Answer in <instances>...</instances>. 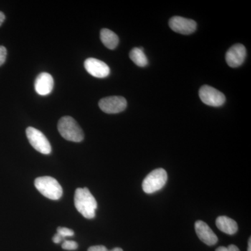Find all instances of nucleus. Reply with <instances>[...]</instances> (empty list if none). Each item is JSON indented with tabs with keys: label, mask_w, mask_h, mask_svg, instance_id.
<instances>
[{
	"label": "nucleus",
	"mask_w": 251,
	"mask_h": 251,
	"mask_svg": "<svg viewBox=\"0 0 251 251\" xmlns=\"http://www.w3.org/2000/svg\"><path fill=\"white\" fill-rule=\"evenodd\" d=\"M64 239V238L61 237L58 233L54 234L53 238H52V241H53V242L55 243V244H59V243L62 242Z\"/></svg>",
	"instance_id": "aec40b11"
},
{
	"label": "nucleus",
	"mask_w": 251,
	"mask_h": 251,
	"mask_svg": "<svg viewBox=\"0 0 251 251\" xmlns=\"http://www.w3.org/2000/svg\"><path fill=\"white\" fill-rule=\"evenodd\" d=\"M216 251H227V248L224 247H221L218 248L217 249H216Z\"/></svg>",
	"instance_id": "5701e85b"
},
{
	"label": "nucleus",
	"mask_w": 251,
	"mask_h": 251,
	"mask_svg": "<svg viewBox=\"0 0 251 251\" xmlns=\"http://www.w3.org/2000/svg\"><path fill=\"white\" fill-rule=\"evenodd\" d=\"M57 128L63 138L69 141L80 143L84 139L82 128L72 117H62L59 120Z\"/></svg>",
	"instance_id": "f03ea898"
},
{
	"label": "nucleus",
	"mask_w": 251,
	"mask_h": 251,
	"mask_svg": "<svg viewBox=\"0 0 251 251\" xmlns=\"http://www.w3.org/2000/svg\"><path fill=\"white\" fill-rule=\"evenodd\" d=\"M200 98L209 106L219 107L226 102V97L222 92L209 85H203L200 89Z\"/></svg>",
	"instance_id": "423d86ee"
},
{
	"label": "nucleus",
	"mask_w": 251,
	"mask_h": 251,
	"mask_svg": "<svg viewBox=\"0 0 251 251\" xmlns=\"http://www.w3.org/2000/svg\"><path fill=\"white\" fill-rule=\"evenodd\" d=\"M227 251H240L239 248L237 246L234 245V244H231L228 247H227Z\"/></svg>",
	"instance_id": "412c9836"
},
{
	"label": "nucleus",
	"mask_w": 251,
	"mask_h": 251,
	"mask_svg": "<svg viewBox=\"0 0 251 251\" xmlns=\"http://www.w3.org/2000/svg\"><path fill=\"white\" fill-rule=\"evenodd\" d=\"M218 228L224 233L232 235L238 231V225L234 220L227 216H219L216 221Z\"/></svg>",
	"instance_id": "ddd939ff"
},
{
	"label": "nucleus",
	"mask_w": 251,
	"mask_h": 251,
	"mask_svg": "<svg viewBox=\"0 0 251 251\" xmlns=\"http://www.w3.org/2000/svg\"><path fill=\"white\" fill-rule=\"evenodd\" d=\"M74 204L77 211L85 219H92L95 217L96 210L98 205L88 188H77L74 196Z\"/></svg>",
	"instance_id": "f257e3e1"
},
{
	"label": "nucleus",
	"mask_w": 251,
	"mask_h": 251,
	"mask_svg": "<svg viewBox=\"0 0 251 251\" xmlns=\"http://www.w3.org/2000/svg\"><path fill=\"white\" fill-rule=\"evenodd\" d=\"M53 77L49 73H41L38 75L34 82V89L39 95L46 96L53 89Z\"/></svg>",
	"instance_id": "f8f14e48"
},
{
	"label": "nucleus",
	"mask_w": 251,
	"mask_h": 251,
	"mask_svg": "<svg viewBox=\"0 0 251 251\" xmlns=\"http://www.w3.org/2000/svg\"><path fill=\"white\" fill-rule=\"evenodd\" d=\"M6 54H7V51H6V48L0 46V66L4 64L6 61Z\"/></svg>",
	"instance_id": "a211bd4d"
},
{
	"label": "nucleus",
	"mask_w": 251,
	"mask_h": 251,
	"mask_svg": "<svg viewBox=\"0 0 251 251\" xmlns=\"http://www.w3.org/2000/svg\"><path fill=\"white\" fill-rule=\"evenodd\" d=\"M86 71L92 76L103 78L108 77L110 70L108 66L103 61L98 59L88 58L86 59L84 64Z\"/></svg>",
	"instance_id": "1a4fd4ad"
},
{
	"label": "nucleus",
	"mask_w": 251,
	"mask_h": 251,
	"mask_svg": "<svg viewBox=\"0 0 251 251\" xmlns=\"http://www.w3.org/2000/svg\"><path fill=\"white\" fill-rule=\"evenodd\" d=\"M62 247L64 250L74 251L76 250L78 245L74 241L65 240L63 242Z\"/></svg>",
	"instance_id": "f3484780"
},
{
	"label": "nucleus",
	"mask_w": 251,
	"mask_h": 251,
	"mask_svg": "<svg viewBox=\"0 0 251 251\" xmlns=\"http://www.w3.org/2000/svg\"><path fill=\"white\" fill-rule=\"evenodd\" d=\"M100 40L103 45L108 49L113 50L116 49L119 44L118 36L113 31L108 29H103L100 30Z\"/></svg>",
	"instance_id": "4468645a"
},
{
	"label": "nucleus",
	"mask_w": 251,
	"mask_h": 251,
	"mask_svg": "<svg viewBox=\"0 0 251 251\" xmlns=\"http://www.w3.org/2000/svg\"><path fill=\"white\" fill-rule=\"evenodd\" d=\"M99 108L108 114L120 113L126 108L127 101L122 97H109L100 99Z\"/></svg>",
	"instance_id": "0eeeda50"
},
{
	"label": "nucleus",
	"mask_w": 251,
	"mask_h": 251,
	"mask_svg": "<svg viewBox=\"0 0 251 251\" xmlns=\"http://www.w3.org/2000/svg\"><path fill=\"white\" fill-rule=\"evenodd\" d=\"M26 135L29 143L36 151L43 154L50 153L52 151L50 144L42 132L33 127H28L26 130Z\"/></svg>",
	"instance_id": "39448f33"
},
{
	"label": "nucleus",
	"mask_w": 251,
	"mask_h": 251,
	"mask_svg": "<svg viewBox=\"0 0 251 251\" xmlns=\"http://www.w3.org/2000/svg\"><path fill=\"white\" fill-rule=\"evenodd\" d=\"M169 26L175 32L184 35L192 34L197 28V24L194 21L180 16L172 18L169 21Z\"/></svg>",
	"instance_id": "6e6552de"
},
{
	"label": "nucleus",
	"mask_w": 251,
	"mask_h": 251,
	"mask_svg": "<svg viewBox=\"0 0 251 251\" xmlns=\"http://www.w3.org/2000/svg\"><path fill=\"white\" fill-rule=\"evenodd\" d=\"M34 186L46 198L57 201L62 197L63 190L58 181L52 176H44L36 178Z\"/></svg>",
	"instance_id": "7ed1b4c3"
},
{
	"label": "nucleus",
	"mask_w": 251,
	"mask_h": 251,
	"mask_svg": "<svg viewBox=\"0 0 251 251\" xmlns=\"http://www.w3.org/2000/svg\"><path fill=\"white\" fill-rule=\"evenodd\" d=\"M168 180V175L163 168H158L151 171L143 180V189L144 192L151 194L162 189L166 185Z\"/></svg>",
	"instance_id": "20e7f679"
},
{
	"label": "nucleus",
	"mask_w": 251,
	"mask_h": 251,
	"mask_svg": "<svg viewBox=\"0 0 251 251\" xmlns=\"http://www.w3.org/2000/svg\"><path fill=\"white\" fill-rule=\"evenodd\" d=\"M247 56V50L242 44H235L226 54V60L229 67L237 68L242 65Z\"/></svg>",
	"instance_id": "9d476101"
},
{
	"label": "nucleus",
	"mask_w": 251,
	"mask_h": 251,
	"mask_svg": "<svg viewBox=\"0 0 251 251\" xmlns=\"http://www.w3.org/2000/svg\"><path fill=\"white\" fill-rule=\"evenodd\" d=\"M129 56L130 59L138 67H144L148 65V59L144 53L143 49L134 48L130 51Z\"/></svg>",
	"instance_id": "2eb2a0df"
},
{
	"label": "nucleus",
	"mask_w": 251,
	"mask_h": 251,
	"mask_svg": "<svg viewBox=\"0 0 251 251\" xmlns=\"http://www.w3.org/2000/svg\"><path fill=\"white\" fill-rule=\"evenodd\" d=\"M248 251H251V238L249 239V247H248Z\"/></svg>",
	"instance_id": "b1692460"
},
{
	"label": "nucleus",
	"mask_w": 251,
	"mask_h": 251,
	"mask_svg": "<svg viewBox=\"0 0 251 251\" xmlns=\"http://www.w3.org/2000/svg\"><path fill=\"white\" fill-rule=\"evenodd\" d=\"M57 231V233H58L64 239L68 237H73L74 235V231L72 229L67 228V227H59Z\"/></svg>",
	"instance_id": "dca6fc26"
},
{
	"label": "nucleus",
	"mask_w": 251,
	"mask_h": 251,
	"mask_svg": "<svg viewBox=\"0 0 251 251\" xmlns=\"http://www.w3.org/2000/svg\"><path fill=\"white\" fill-rule=\"evenodd\" d=\"M5 20V16L4 14H3L1 11H0V26L3 23H4Z\"/></svg>",
	"instance_id": "4be33fe9"
},
{
	"label": "nucleus",
	"mask_w": 251,
	"mask_h": 251,
	"mask_svg": "<svg viewBox=\"0 0 251 251\" xmlns=\"http://www.w3.org/2000/svg\"><path fill=\"white\" fill-rule=\"evenodd\" d=\"M88 251H110L104 246H94L89 248Z\"/></svg>",
	"instance_id": "6ab92c4d"
},
{
	"label": "nucleus",
	"mask_w": 251,
	"mask_h": 251,
	"mask_svg": "<svg viewBox=\"0 0 251 251\" xmlns=\"http://www.w3.org/2000/svg\"><path fill=\"white\" fill-rule=\"evenodd\" d=\"M110 251H123L121 248H115V249H112Z\"/></svg>",
	"instance_id": "393cba45"
},
{
	"label": "nucleus",
	"mask_w": 251,
	"mask_h": 251,
	"mask_svg": "<svg viewBox=\"0 0 251 251\" xmlns=\"http://www.w3.org/2000/svg\"><path fill=\"white\" fill-rule=\"evenodd\" d=\"M195 229L198 238L206 245L214 246L218 242L217 236L204 221H196Z\"/></svg>",
	"instance_id": "9b49d317"
}]
</instances>
